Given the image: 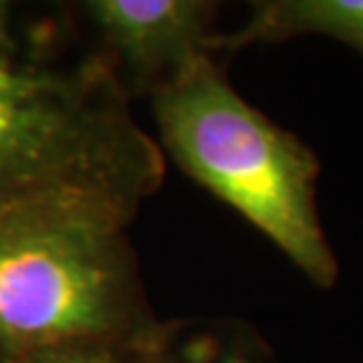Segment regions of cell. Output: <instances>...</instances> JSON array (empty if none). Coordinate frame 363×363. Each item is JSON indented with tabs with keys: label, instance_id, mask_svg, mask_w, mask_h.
<instances>
[{
	"label": "cell",
	"instance_id": "obj_1",
	"mask_svg": "<svg viewBox=\"0 0 363 363\" xmlns=\"http://www.w3.org/2000/svg\"><path fill=\"white\" fill-rule=\"evenodd\" d=\"M163 161L108 60L55 48L0 0V222L57 201L137 215Z\"/></svg>",
	"mask_w": 363,
	"mask_h": 363
},
{
	"label": "cell",
	"instance_id": "obj_2",
	"mask_svg": "<svg viewBox=\"0 0 363 363\" xmlns=\"http://www.w3.org/2000/svg\"><path fill=\"white\" fill-rule=\"evenodd\" d=\"M135 215L97 201L33 206L0 222V352L106 342L149 352L165 328L125 231Z\"/></svg>",
	"mask_w": 363,
	"mask_h": 363
},
{
	"label": "cell",
	"instance_id": "obj_3",
	"mask_svg": "<svg viewBox=\"0 0 363 363\" xmlns=\"http://www.w3.org/2000/svg\"><path fill=\"white\" fill-rule=\"evenodd\" d=\"M151 97L161 151L215 199L234 208L318 288L340 267L316 210L318 156L276 125L201 57Z\"/></svg>",
	"mask_w": 363,
	"mask_h": 363
},
{
	"label": "cell",
	"instance_id": "obj_4",
	"mask_svg": "<svg viewBox=\"0 0 363 363\" xmlns=\"http://www.w3.org/2000/svg\"><path fill=\"white\" fill-rule=\"evenodd\" d=\"M83 17L123 88L156 92L201 57H215L217 5L206 0H85Z\"/></svg>",
	"mask_w": 363,
	"mask_h": 363
},
{
	"label": "cell",
	"instance_id": "obj_5",
	"mask_svg": "<svg viewBox=\"0 0 363 363\" xmlns=\"http://www.w3.org/2000/svg\"><path fill=\"white\" fill-rule=\"evenodd\" d=\"M323 35L363 55V0H257L234 33H217V52Z\"/></svg>",
	"mask_w": 363,
	"mask_h": 363
},
{
	"label": "cell",
	"instance_id": "obj_6",
	"mask_svg": "<svg viewBox=\"0 0 363 363\" xmlns=\"http://www.w3.org/2000/svg\"><path fill=\"white\" fill-rule=\"evenodd\" d=\"M147 363H274L267 354L250 350L241 342H224L220 337L203 335L189 345H172V337L165 328L161 342L149 352Z\"/></svg>",
	"mask_w": 363,
	"mask_h": 363
},
{
	"label": "cell",
	"instance_id": "obj_7",
	"mask_svg": "<svg viewBox=\"0 0 363 363\" xmlns=\"http://www.w3.org/2000/svg\"><path fill=\"white\" fill-rule=\"evenodd\" d=\"M149 352L106 342H85L24 354L17 359H7L5 363H147Z\"/></svg>",
	"mask_w": 363,
	"mask_h": 363
}]
</instances>
